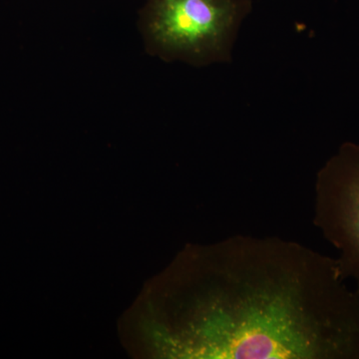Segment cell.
<instances>
[{
  "instance_id": "6da1fadb",
  "label": "cell",
  "mask_w": 359,
  "mask_h": 359,
  "mask_svg": "<svg viewBox=\"0 0 359 359\" xmlns=\"http://www.w3.org/2000/svg\"><path fill=\"white\" fill-rule=\"evenodd\" d=\"M337 259L280 237L187 245L126 318L158 359H359V292Z\"/></svg>"
},
{
  "instance_id": "3957f363",
  "label": "cell",
  "mask_w": 359,
  "mask_h": 359,
  "mask_svg": "<svg viewBox=\"0 0 359 359\" xmlns=\"http://www.w3.org/2000/svg\"><path fill=\"white\" fill-rule=\"evenodd\" d=\"M313 224L339 252L340 273L359 292V144H342L318 171Z\"/></svg>"
},
{
  "instance_id": "7a4b0ae2",
  "label": "cell",
  "mask_w": 359,
  "mask_h": 359,
  "mask_svg": "<svg viewBox=\"0 0 359 359\" xmlns=\"http://www.w3.org/2000/svg\"><path fill=\"white\" fill-rule=\"evenodd\" d=\"M252 0H146L138 28L149 55L195 67L228 62Z\"/></svg>"
}]
</instances>
